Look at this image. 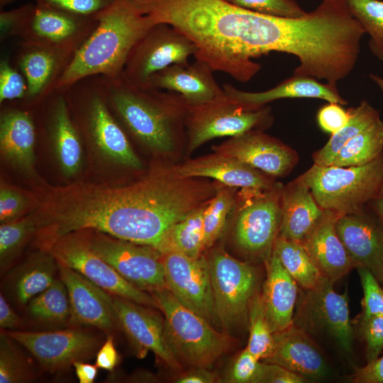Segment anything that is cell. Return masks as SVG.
<instances>
[{"label": "cell", "instance_id": "cell-57", "mask_svg": "<svg viewBox=\"0 0 383 383\" xmlns=\"http://www.w3.org/2000/svg\"><path fill=\"white\" fill-rule=\"evenodd\" d=\"M377 221L383 226V181L374 196L370 201Z\"/></svg>", "mask_w": 383, "mask_h": 383}, {"label": "cell", "instance_id": "cell-51", "mask_svg": "<svg viewBox=\"0 0 383 383\" xmlns=\"http://www.w3.org/2000/svg\"><path fill=\"white\" fill-rule=\"evenodd\" d=\"M33 6L26 4L13 10L1 11L0 13L1 36L3 38L10 33L21 30Z\"/></svg>", "mask_w": 383, "mask_h": 383}, {"label": "cell", "instance_id": "cell-48", "mask_svg": "<svg viewBox=\"0 0 383 383\" xmlns=\"http://www.w3.org/2000/svg\"><path fill=\"white\" fill-rule=\"evenodd\" d=\"M27 91L23 77L7 61L0 64V102L22 98Z\"/></svg>", "mask_w": 383, "mask_h": 383}, {"label": "cell", "instance_id": "cell-8", "mask_svg": "<svg viewBox=\"0 0 383 383\" xmlns=\"http://www.w3.org/2000/svg\"><path fill=\"white\" fill-rule=\"evenodd\" d=\"M282 188L243 189L233 238L238 249L252 260L265 262L272 254L280 226Z\"/></svg>", "mask_w": 383, "mask_h": 383}, {"label": "cell", "instance_id": "cell-10", "mask_svg": "<svg viewBox=\"0 0 383 383\" xmlns=\"http://www.w3.org/2000/svg\"><path fill=\"white\" fill-rule=\"evenodd\" d=\"M43 250L50 252L58 263L79 272L110 294L159 309L151 293L128 282L91 250L82 231L57 238Z\"/></svg>", "mask_w": 383, "mask_h": 383}, {"label": "cell", "instance_id": "cell-52", "mask_svg": "<svg viewBox=\"0 0 383 383\" xmlns=\"http://www.w3.org/2000/svg\"><path fill=\"white\" fill-rule=\"evenodd\" d=\"M355 383H383V356L357 367L351 377Z\"/></svg>", "mask_w": 383, "mask_h": 383}, {"label": "cell", "instance_id": "cell-22", "mask_svg": "<svg viewBox=\"0 0 383 383\" xmlns=\"http://www.w3.org/2000/svg\"><path fill=\"white\" fill-rule=\"evenodd\" d=\"M213 72L209 65L198 60L191 64L176 63L153 74L149 85L177 93L189 104H201L225 94Z\"/></svg>", "mask_w": 383, "mask_h": 383}, {"label": "cell", "instance_id": "cell-9", "mask_svg": "<svg viewBox=\"0 0 383 383\" xmlns=\"http://www.w3.org/2000/svg\"><path fill=\"white\" fill-rule=\"evenodd\" d=\"M270 121L269 107L251 108L226 94L204 104H189L185 121L188 150L192 152L216 138L257 129Z\"/></svg>", "mask_w": 383, "mask_h": 383}, {"label": "cell", "instance_id": "cell-46", "mask_svg": "<svg viewBox=\"0 0 383 383\" xmlns=\"http://www.w3.org/2000/svg\"><path fill=\"white\" fill-rule=\"evenodd\" d=\"M31 205L30 198L24 193L10 187L1 186V223L9 222L25 216Z\"/></svg>", "mask_w": 383, "mask_h": 383}, {"label": "cell", "instance_id": "cell-3", "mask_svg": "<svg viewBox=\"0 0 383 383\" xmlns=\"http://www.w3.org/2000/svg\"><path fill=\"white\" fill-rule=\"evenodd\" d=\"M117 82L111 102L130 132L151 150H174L186 129L189 103L173 91L134 85L122 77Z\"/></svg>", "mask_w": 383, "mask_h": 383}, {"label": "cell", "instance_id": "cell-15", "mask_svg": "<svg viewBox=\"0 0 383 383\" xmlns=\"http://www.w3.org/2000/svg\"><path fill=\"white\" fill-rule=\"evenodd\" d=\"M119 326L132 343L139 357L150 350L167 367L182 368L165 336V321L150 306L112 295Z\"/></svg>", "mask_w": 383, "mask_h": 383}, {"label": "cell", "instance_id": "cell-11", "mask_svg": "<svg viewBox=\"0 0 383 383\" xmlns=\"http://www.w3.org/2000/svg\"><path fill=\"white\" fill-rule=\"evenodd\" d=\"M93 251L135 287L152 293L167 288L162 255L155 248L82 231Z\"/></svg>", "mask_w": 383, "mask_h": 383}, {"label": "cell", "instance_id": "cell-42", "mask_svg": "<svg viewBox=\"0 0 383 383\" xmlns=\"http://www.w3.org/2000/svg\"><path fill=\"white\" fill-rule=\"evenodd\" d=\"M259 13L286 18H299L305 12L295 0H226Z\"/></svg>", "mask_w": 383, "mask_h": 383}, {"label": "cell", "instance_id": "cell-55", "mask_svg": "<svg viewBox=\"0 0 383 383\" xmlns=\"http://www.w3.org/2000/svg\"><path fill=\"white\" fill-rule=\"evenodd\" d=\"M20 324V318L0 294V327L1 329H13Z\"/></svg>", "mask_w": 383, "mask_h": 383}, {"label": "cell", "instance_id": "cell-20", "mask_svg": "<svg viewBox=\"0 0 383 383\" xmlns=\"http://www.w3.org/2000/svg\"><path fill=\"white\" fill-rule=\"evenodd\" d=\"M265 362L281 365L309 382L322 380L330 374L326 357L313 338L294 326L274 333V346Z\"/></svg>", "mask_w": 383, "mask_h": 383}, {"label": "cell", "instance_id": "cell-18", "mask_svg": "<svg viewBox=\"0 0 383 383\" xmlns=\"http://www.w3.org/2000/svg\"><path fill=\"white\" fill-rule=\"evenodd\" d=\"M213 150L274 177L289 172L297 159L292 149L259 129L231 137Z\"/></svg>", "mask_w": 383, "mask_h": 383}, {"label": "cell", "instance_id": "cell-7", "mask_svg": "<svg viewBox=\"0 0 383 383\" xmlns=\"http://www.w3.org/2000/svg\"><path fill=\"white\" fill-rule=\"evenodd\" d=\"M326 278L316 287L298 292L293 325L312 338L326 339L345 355L353 350L355 331L346 292H336Z\"/></svg>", "mask_w": 383, "mask_h": 383}, {"label": "cell", "instance_id": "cell-33", "mask_svg": "<svg viewBox=\"0 0 383 383\" xmlns=\"http://www.w3.org/2000/svg\"><path fill=\"white\" fill-rule=\"evenodd\" d=\"M349 119L338 131L332 134L326 144L313 155L315 165H331L340 150L353 138L380 118L378 111L367 101L348 109Z\"/></svg>", "mask_w": 383, "mask_h": 383}, {"label": "cell", "instance_id": "cell-59", "mask_svg": "<svg viewBox=\"0 0 383 383\" xmlns=\"http://www.w3.org/2000/svg\"><path fill=\"white\" fill-rule=\"evenodd\" d=\"M15 0H0V6L1 8L4 7L5 6L12 3Z\"/></svg>", "mask_w": 383, "mask_h": 383}, {"label": "cell", "instance_id": "cell-56", "mask_svg": "<svg viewBox=\"0 0 383 383\" xmlns=\"http://www.w3.org/2000/svg\"><path fill=\"white\" fill-rule=\"evenodd\" d=\"M72 366L75 370L77 377L80 383L94 382L99 368L96 365H93L84 363L83 361H77Z\"/></svg>", "mask_w": 383, "mask_h": 383}, {"label": "cell", "instance_id": "cell-32", "mask_svg": "<svg viewBox=\"0 0 383 383\" xmlns=\"http://www.w3.org/2000/svg\"><path fill=\"white\" fill-rule=\"evenodd\" d=\"M273 251L301 289H313L324 279L301 243L277 236Z\"/></svg>", "mask_w": 383, "mask_h": 383}, {"label": "cell", "instance_id": "cell-49", "mask_svg": "<svg viewBox=\"0 0 383 383\" xmlns=\"http://www.w3.org/2000/svg\"><path fill=\"white\" fill-rule=\"evenodd\" d=\"M349 113L340 104L328 102L317 113L320 128L331 135L341 129L348 121Z\"/></svg>", "mask_w": 383, "mask_h": 383}, {"label": "cell", "instance_id": "cell-5", "mask_svg": "<svg viewBox=\"0 0 383 383\" xmlns=\"http://www.w3.org/2000/svg\"><path fill=\"white\" fill-rule=\"evenodd\" d=\"M302 177L323 209L340 215L362 211L383 181V153L360 166L313 165Z\"/></svg>", "mask_w": 383, "mask_h": 383}, {"label": "cell", "instance_id": "cell-39", "mask_svg": "<svg viewBox=\"0 0 383 383\" xmlns=\"http://www.w3.org/2000/svg\"><path fill=\"white\" fill-rule=\"evenodd\" d=\"M349 11L370 36L369 47L383 61V1L346 0Z\"/></svg>", "mask_w": 383, "mask_h": 383}, {"label": "cell", "instance_id": "cell-38", "mask_svg": "<svg viewBox=\"0 0 383 383\" xmlns=\"http://www.w3.org/2000/svg\"><path fill=\"white\" fill-rule=\"evenodd\" d=\"M235 198L233 187L219 186L206 204L203 216L205 249L213 245L225 228L228 216L233 208Z\"/></svg>", "mask_w": 383, "mask_h": 383}, {"label": "cell", "instance_id": "cell-44", "mask_svg": "<svg viewBox=\"0 0 383 383\" xmlns=\"http://www.w3.org/2000/svg\"><path fill=\"white\" fill-rule=\"evenodd\" d=\"M357 332L365 345L367 362L379 357L383 350V315L357 318Z\"/></svg>", "mask_w": 383, "mask_h": 383}, {"label": "cell", "instance_id": "cell-2", "mask_svg": "<svg viewBox=\"0 0 383 383\" xmlns=\"http://www.w3.org/2000/svg\"><path fill=\"white\" fill-rule=\"evenodd\" d=\"M96 18V26L74 52L55 87L66 88L95 74L121 79L132 48L156 24L133 0H114Z\"/></svg>", "mask_w": 383, "mask_h": 383}, {"label": "cell", "instance_id": "cell-27", "mask_svg": "<svg viewBox=\"0 0 383 383\" xmlns=\"http://www.w3.org/2000/svg\"><path fill=\"white\" fill-rule=\"evenodd\" d=\"M223 89L228 96L254 109L285 98H317L340 105L348 103L340 96L336 84L321 83L316 78L307 76L293 75L276 87L261 92L241 91L230 84H223Z\"/></svg>", "mask_w": 383, "mask_h": 383}, {"label": "cell", "instance_id": "cell-47", "mask_svg": "<svg viewBox=\"0 0 383 383\" xmlns=\"http://www.w3.org/2000/svg\"><path fill=\"white\" fill-rule=\"evenodd\" d=\"M36 4L48 6L77 16L96 17L114 0H35Z\"/></svg>", "mask_w": 383, "mask_h": 383}, {"label": "cell", "instance_id": "cell-26", "mask_svg": "<svg viewBox=\"0 0 383 383\" xmlns=\"http://www.w3.org/2000/svg\"><path fill=\"white\" fill-rule=\"evenodd\" d=\"M88 116L92 140L105 157L129 168L140 170L143 167L124 131L99 96H95L91 99Z\"/></svg>", "mask_w": 383, "mask_h": 383}, {"label": "cell", "instance_id": "cell-23", "mask_svg": "<svg viewBox=\"0 0 383 383\" xmlns=\"http://www.w3.org/2000/svg\"><path fill=\"white\" fill-rule=\"evenodd\" d=\"M340 216L324 209L321 219L301 243L322 275L333 283L355 268L335 230Z\"/></svg>", "mask_w": 383, "mask_h": 383}, {"label": "cell", "instance_id": "cell-54", "mask_svg": "<svg viewBox=\"0 0 383 383\" xmlns=\"http://www.w3.org/2000/svg\"><path fill=\"white\" fill-rule=\"evenodd\" d=\"M217 380L216 375L209 367H194L182 373L175 379L177 383H213Z\"/></svg>", "mask_w": 383, "mask_h": 383}, {"label": "cell", "instance_id": "cell-31", "mask_svg": "<svg viewBox=\"0 0 383 383\" xmlns=\"http://www.w3.org/2000/svg\"><path fill=\"white\" fill-rule=\"evenodd\" d=\"M208 202L170 228L157 249L162 254L175 252L190 257H198L203 255V251L206 250L203 216Z\"/></svg>", "mask_w": 383, "mask_h": 383}, {"label": "cell", "instance_id": "cell-13", "mask_svg": "<svg viewBox=\"0 0 383 383\" xmlns=\"http://www.w3.org/2000/svg\"><path fill=\"white\" fill-rule=\"evenodd\" d=\"M162 255L168 289L182 305L222 331L207 257H190L175 252Z\"/></svg>", "mask_w": 383, "mask_h": 383}, {"label": "cell", "instance_id": "cell-24", "mask_svg": "<svg viewBox=\"0 0 383 383\" xmlns=\"http://www.w3.org/2000/svg\"><path fill=\"white\" fill-rule=\"evenodd\" d=\"M323 213L301 175L282 188L278 236L302 243Z\"/></svg>", "mask_w": 383, "mask_h": 383}, {"label": "cell", "instance_id": "cell-53", "mask_svg": "<svg viewBox=\"0 0 383 383\" xmlns=\"http://www.w3.org/2000/svg\"><path fill=\"white\" fill-rule=\"evenodd\" d=\"M119 356L116 349L113 337L109 335L96 355V365L101 369L112 371L118 365Z\"/></svg>", "mask_w": 383, "mask_h": 383}, {"label": "cell", "instance_id": "cell-58", "mask_svg": "<svg viewBox=\"0 0 383 383\" xmlns=\"http://www.w3.org/2000/svg\"><path fill=\"white\" fill-rule=\"evenodd\" d=\"M370 77L374 82L377 85L383 90V78L376 74H371Z\"/></svg>", "mask_w": 383, "mask_h": 383}, {"label": "cell", "instance_id": "cell-60", "mask_svg": "<svg viewBox=\"0 0 383 383\" xmlns=\"http://www.w3.org/2000/svg\"><path fill=\"white\" fill-rule=\"evenodd\" d=\"M382 287H383V284H382Z\"/></svg>", "mask_w": 383, "mask_h": 383}, {"label": "cell", "instance_id": "cell-30", "mask_svg": "<svg viewBox=\"0 0 383 383\" xmlns=\"http://www.w3.org/2000/svg\"><path fill=\"white\" fill-rule=\"evenodd\" d=\"M58 263L48 251L40 250L31 255L17 270L13 289L18 303L26 304L46 289L55 279Z\"/></svg>", "mask_w": 383, "mask_h": 383}, {"label": "cell", "instance_id": "cell-12", "mask_svg": "<svg viewBox=\"0 0 383 383\" xmlns=\"http://www.w3.org/2000/svg\"><path fill=\"white\" fill-rule=\"evenodd\" d=\"M196 52L195 44L184 33L169 24L156 23L132 48L122 78L134 85H149L153 74L171 65L188 62Z\"/></svg>", "mask_w": 383, "mask_h": 383}, {"label": "cell", "instance_id": "cell-16", "mask_svg": "<svg viewBox=\"0 0 383 383\" xmlns=\"http://www.w3.org/2000/svg\"><path fill=\"white\" fill-rule=\"evenodd\" d=\"M58 272L68 293L70 323L94 326L106 333L119 326L111 294L60 263Z\"/></svg>", "mask_w": 383, "mask_h": 383}, {"label": "cell", "instance_id": "cell-6", "mask_svg": "<svg viewBox=\"0 0 383 383\" xmlns=\"http://www.w3.org/2000/svg\"><path fill=\"white\" fill-rule=\"evenodd\" d=\"M206 257L221 329L232 336L248 326L251 301L260 292V272L222 249H213Z\"/></svg>", "mask_w": 383, "mask_h": 383}, {"label": "cell", "instance_id": "cell-50", "mask_svg": "<svg viewBox=\"0 0 383 383\" xmlns=\"http://www.w3.org/2000/svg\"><path fill=\"white\" fill-rule=\"evenodd\" d=\"M308 379L274 363L262 362L255 383H304Z\"/></svg>", "mask_w": 383, "mask_h": 383}, {"label": "cell", "instance_id": "cell-34", "mask_svg": "<svg viewBox=\"0 0 383 383\" xmlns=\"http://www.w3.org/2000/svg\"><path fill=\"white\" fill-rule=\"evenodd\" d=\"M383 122L379 118L350 140L338 152L331 165L360 166L382 154Z\"/></svg>", "mask_w": 383, "mask_h": 383}, {"label": "cell", "instance_id": "cell-37", "mask_svg": "<svg viewBox=\"0 0 383 383\" xmlns=\"http://www.w3.org/2000/svg\"><path fill=\"white\" fill-rule=\"evenodd\" d=\"M28 311L36 319L62 323L70 318V307L67 288L60 278L29 302Z\"/></svg>", "mask_w": 383, "mask_h": 383}, {"label": "cell", "instance_id": "cell-40", "mask_svg": "<svg viewBox=\"0 0 383 383\" xmlns=\"http://www.w3.org/2000/svg\"><path fill=\"white\" fill-rule=\"evenodd\" d=\"M249 338L246 348L259 360H264L274 346V333L266 318L261 293L252 300L248 317Z\"/></svg>", "mask_w": 383, "mask_h": 383}, {"label": "cell", "instance_id": "cell-17", "mask_svg": "<svg viewBox=\"0 0 383 383\" xmlns=\"http://www.w3.org/2000/svg\"><path fill=\"white\" fill-rule=\"evenodd\" d=\"M96 17L77 16L48 6L35 4L21 30L32 45L45 47L58 52L72 50L82 30L94 28Z\"/></svg>", "mask_w": 383, "mask_h": 383}, {"label": "cell", "instance_id": "cell-41", "mask_svg": "<svg viewBox=\"0 0 383 383\" xmlns=\"http://www.w3.org/2000/svg\"><path fill=\"white\" fill-rule=\"evenodd\" d=\"M14 340L6 332L0 335V383L30 382L35 375Z\"/></svg>", "mask_w": 383, "mask_h": 383}, {"label": "cell", "instance_id": "cell-29", "mask_svg": "<svg viewBox=\"0 0 383 383\" xmlns=\"http://www.w3.org/2000/svg\"><path fill=\"white\" fill-rule=\"evenodd\" d=\"M51 138L57 162L67 177L75 175L81 169L83 150L78 133L70 118L66 101L60 98L54 109Z\"/></svg>", "mask_w": 383, "mask_h": 383}, {"label": "cell", "instance_id": "cell-45", "mask_svg": "<svg viewBox=\"0 0 383 383\" xmlns=\"http://www.w3.org/2000/svg\"><path fill=\"white\" fill-rule=\"evenodd\" d=\"M260 360L246 348L235 358L228 369L224 382L231 383H255L261 369Z\"/></svg>", "mask_w": 383, "mask_h": 383}, {"label": "cell", "instance_id": "cell-25", "mask_svg": "<svg viewBox=\"0 0 383 383\" xmlns=\"http://www.w3.org/2000/svg\"><path fill=\"white\" fill-rule=\"evenodd\" d=\"M265 263L267 277L261 297L266 318L275 333L293 325L299 289L274 251Z\"/></svg>", "mask_w": 383, "mask_h": 383}, {"label": "cell", "instance_id": "cell-35", "mask_svg": "<svg viewBox=\"0 0 383 383\" xmlns=\"http://www.w3.org/2000/svg\"><path fill=\"white\" fill-rule=\"evenodd\" d=\"M34 46L20 61L30 96L40 94L50 81L57 65V52L60 53L48 48Z\"/></svg>", "mask_w": 383, "mask_h": 383}, {"label": "cell", "instance_id": "cell-19", "mask_svg": "<svg viewBox=\"0 0 383 383\" xmlns=\"http://www.w3.org/2000/svg\"><path fill=\"white\" fill-rule=\"evenodd\" d=\"M335 230L355 268L370 270L383 284V226L363 213L340 216Z\"/></svg>", "mask_w": 383, "mask_h": 383}, {"label": "cell", "instance_id": "cell-4", "mask_svg": "<svg viewBox=\"0 0 383 383\" xmlns=\"http://www.w3.org/2000/svg\"><path fill=\"white\" fill-rule=\"evenodd\" d=\"M152 294L164 315L166 341L181 365L209 367L231 349L233 336L185 307L168 288Z\"/></svg>", "mask_w": 383, "mask_h": 383}, {"label": "cell", "instance_id": "cell-14", "mask_svg": "<svg viewBox=\"0 0 383 383\" xmlns=\"http://www.w3.org/2000/svg\"><path fill=\"white\" fill-rule=\"evenodd\" d=\"M6 333L26 348L42 368L49 372L66 369L77 361L91 358L100 345L97 337L80 330Z\"/></svg>", "mask_w": 383, "mask_h": 383}, {"label": "cell", "instance_id": "cell-21", "mask_svg": "<svg viewBox=\"0 0 383 383\" xmlns=\"http://www.w3.org/2000/svg\"><path fill=\"white\" fill-rule=\"evenodd\" d=\"M173 170L184 177H209L233 188L266 190L275 186L270 175L218 152L189 160Z\"/></svg>", "mask_w": 383, "mask_h": 383}, {"label": "cell", "instance_id": "cell-36", "mask_svg": "<svg viewBox=\"0 0 383 383\" xmlns=\"http://www.w3.org/2000/svg\"><path fill=\"white\" fill-rule=\"evenodd\" d=\"M38 218L35 211L18 219L1 223L0 265L5 270L20 253L28 240L35 235Z\"/></svg>", "mask_w": 383, "mask_h": 383}, {"label": "cell", "instance_id": "cell-1", "mask_svg": "<svg viewBox=\"0 0 383 383\" xmlns=\"http://www.w3.org/2000/svg\"><path fill=\"white\" fill-rule=\"evenodd\" d=\"M216 187L173 167L123 186L50 187L38 201L35 242L47 248L70 233L92 230L158 249L170 228L207 203Z\"/></svg>", "mask_w": 383, "mask_h": 383}, {"label": "cell", "instance_id": "cell-43", "mask_svg": "<svg viewBox=\"0 0 383 383\" xmlns=\"http://www.w3.org/2000/svg\"><path fill=\"white\" fill-rule=\"evenodd\" d=\"M357 270L363 291L362 312L358 318L383 315V287L370 270L363 267Z\"/></svg>", "mask_w": 383, "mask_h": 383}, {"label": "cell", "instance_id": "cell-28", "mask_svg": "<svg viewBox=\"0 0 383 383\" xmlns=\"http://www.w3.org/2000/svg\"><path fill=\"white\" fill-rule=\"evenodd\" d=\"M35 131L30 116L14 110L0 118L1 156L15 168L31 175L34 172Z\"/></svg>", "mask_w": 383, "mask_h": 383}]
</instances>
